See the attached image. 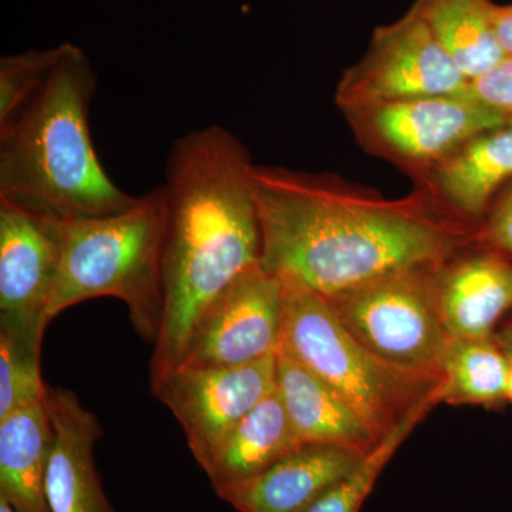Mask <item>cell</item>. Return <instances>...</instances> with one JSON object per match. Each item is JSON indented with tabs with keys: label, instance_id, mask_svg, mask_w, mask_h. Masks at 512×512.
Here are the masks:
<instances>
[{
	"label": "cell",
	"instance_id": "6da1fadb",
	"mask_svg": "<svg viewBox=\"0 0 512 512\" xmlns=\"http://www.w3.org/2000/svg\"><path fill=\"white\" fill-rule=\"evenodd\" d=\"M251 184L262 268L323 298L437 268L476 238L420 190L392 200L338 175L256 164Z\"/></svg>",
	"mask_w": 512,
	"mask_h": 512
},
{
	"label": "cell",
	"instance_id": "7a4b0ae2",
	"mask_svg": "<svg viewBox=\"0 0 512 512\" xmlns=\"http://www.w3.org/2000/svg\"><path fill=\"white\" fill-rule=\"evenodd\" d=\"M251 156L231 131L211 124L175 140L163 184L164 313L151 380L175 369L212 303L261 265V229Z\"/></svg>",
	"mask_w": 512,
	"mask_h": 512
},
{
	"label": "cell",
	"instance_id": "3957f363",
	"mask_svg": "<svg viewBox=\"0 0 512 512\" xmlns=\"http://www.w3.org/2000/svg\"><path fill=\"white\" fill-rule=\"evenodd\" d=\"M92 62L62 43L59 60L32 99L0 124V201L53 221L106 217L136 207L94 150Z\"/></svg>",
	"mask_w": 512,
	"mask_h": 512
},
{
	"label": "cell",
	"instance_id": "277c9868",
	"mask_svg": "<svg viewBox=\"0 0 512 512\" xmlns=\"http://www.w3.org/2000/svg\"><path fill=\"white\" fill-rule=\"evenodd\" d=\"M59 269L46 325L77 303L94 298L124 302L141 339L156 343L164 313L165 202L160 185L136 207L106 215L56 221Z\"/></svg>",
	"mask_w": 512,
	"mask_h": 512
},
{
	"label": "cell",
	"instance_id": "5b68a950",
	"mask_svg": "<svg viewBox=\"0 0 512 512\" xmlns=\"http://www.w3.org/2000/svg\"><path fill=\"white\" fill-rule=\"evenodd\" d=\"M281 350L318 376L382 441L417 410L439 406L443 375L380 359L353 338L326 298L284 281Z\"/></svg>",
	"mask_w": 512,
	"mask_h": 512
},
{
	"label": "cell",
	"instance_id": "8992f818",
	"mask_svg": "<svg viewBox=\"0 0 512 512\" xmlns=\"http://www.w3.org/2000/svg\"><path fill=\"white\" fill-rule=\"evenodd\" d=\"M434 269L384 276L326 301L350 335L380 359L443 375L451 336L437 308Z\"/></svg>",
	"mask_w": 512,
	"mask_h": 512
},
{
	"label": "cell",
	"instance_id": "52a82bcc",
	"mask_svg": "<svg viewBox=\"0 0 512 512\" xmlns=\"http://www.w3.org/2000/svg\"><path fill=\"white\" fill-rule=\"evenodd\" d=\"M343 114L366 153L389 161L412 177L451 156L478 134L507 124L470 89Z\"/></svg>",
	"mask_w": 512,
	"mask_h": 512
},
{
	"label": "cell",
	"instance_id": "ba28073f",
	"mask_svg": "<svg viewBox=\"0 0 512 512\" xmlns=\"http://www.w3.org/2000/svg\"><path fill=\"white\" fill-rule=\"evenodd\" d=\"M470 80L413 8L373 32L365 55L336 87L343 113L417 97L464 93Z\"/></svg>",
	"mask_w": 512,
	"mask_h": 512
},
{
	"label": "cell",
	"instance_id": "9c48e42d",
	"mask_svg": "<svg viewBox=\"0 0 512 512\" xmlns=\"http://www.w3.org/2000/svg\"><path fill=\"white\" fill-rule=\"evenodd\" d=\"M276 359L244 366H178L151 380L153 393L183 427L202 470L239 421L275 392Z\"/></svg>",
	"mask_w": 512,
	"mask_h": 512
},
{
	"label": "cell",
	"instance_id": "30bf717a",
	"mask_svg": "<svg viewBox=\"0 0 512 512\" xmlns=\"http://www.w3.org/2000/svg\"><path fill=\"white\" fill-rule=\"evenodd\" d=\"M59 252L56 221L0 201V333L39 356Z\"/></svg>",
	"mask_w": 512,
	"mask_h": 512
},
{
	"label": "cell",
	"instance_id": "8fae6325",
	"mask_svg": "<svg viewBox=\"0 0 512 512\" xmlns=\"http://www.w3.org/2000/svg\"><path fill=\"white\" fill-rule=\"evenodd\" d=\"M284 305L281 279L256 266L212 303L178 366H244L278 355Z\"/></svg>",
	"mask_w": 512,
	"mask_h": 512
},
{
	"label": "cell",
	"instance_id": "7c38bea8",
	"mask_svg": "<svg viewBox=\"0 0 512 512\" xmlns=\"http://www.w3.org/2000/svg\"><path fill=\"white\" fill-rule=\"evenodd\" d=\"M45 403L53 426L46 477L50 512H116L104 493L94 463V446L103 430L96 414L79 397L47 384Z\"/></svg>",
	"mask_w": 512,
	"mask_h": 512
},
{
	"label": "cell",
	"instance_id": "4fadbf2b",
	"mask_svg": "<svg viewBox=\"0 0 512 512\" xmlns=\"http://www.w3.org/2000/svg\"><path fill=\"white\" fill-rule=\"evenodd\" d=\"M413 178L437 211L471 228L495 191L512 180V123L478 134Z\"/></svg>",
	"mask_w": 512,
	"mask_h": 512
},
{
	"label": "cell",
	"instance_id": "5bb4252c",
	"mask_svg": "<svg viewBox=\"0 0 512 512\" xmlns=\"http://www.w3.org/2000/svg\"><path fill=\"white\" fill-rule=\"evenodd\" d=\"M434 291L451 338H494L512 309V262L497 251L454 254L434 269Z\"/></svg>",
	"mask_w": 512,
	"mask_h": 512
},
{
	"label": "cell",
	"instance_id": "9a60e30c",
	"mask_svg": "<svg viewBox=\"0 0 512 512\" xmlns=\"http://www.w3.org/2000/svg\"><path fill=\"white\" fill-rule=\"evenodd\" d=\"M363 457L348 448L302 444L258 476L217 494L238 512H305Z\"/></svg>",
	"mask_w": 512,
	"mask_h": 512
},
{
	"label": "cell",
	"instance_id": "2e32d148",
	"mask_svg": "<svg viewBox=\"0 0 512 512\" xmlns=\"http://www.w3.org/2000/svg\"><path fill=\"white\" fill-rule=\"evenodd\" d=\"M276 392L301 444H328L367 456L380 443L345 400L284 350L276 359Z\"/></svg>",
	"mask_w": 512,
	"mask_h": 512
},
{
	"label": "cell",
	"instance_id": "e0dca14e",
	"mask_svg": "<svg viewBox=\"0 0 512 512\" xmlns=\"http://www.w3.org/2000/svg\"><path fill=\"white\" fill-rule=\"evenodd\" d=\"M52 447L45 399L0 419V498L16 512H50L46 477Z\"/></svg>",
	"mask_w": 512,
	"mask_h": 512
},
{
	"label": "cell",
	"instance_id": "ac0fdd59",
	"mask_svg": "<svg viewBox=\"0 0 512 512\" xmlns=\"http://www.w3.org/2000/svg\"><path fill=\"white\" fill-rule=\"evenodd\" d=\"M302 446L285 412L278 392L262 400L222 441L205 474L215 493L242 483L271 467Z\"/></svg>",
	"mask_w": 512,
	"mask_h": 512
},
{
	"label": "cell",
	"instance_id": "d6986e66",
	"mask_svg": "<svg viewBox=\"0 0 512 512\" xmlns=\"http://www.w3.org/2000/svg\"><path fill=\"white\" fill-rule=\"evenodd\" d=\"M490 5L491 0H417L413 5L470 82L505 57L491 25Z\"/></svg>",
	"mask_w": 512,
	"mask_h": 512
},
{
	"label": "cell",
	"instance_id": "ffe728a7",
	"mask_svg": "<svg viewBox=\"0 0 512 512\" xmlns=\"http://www.w3.org/2000/svg\"><path fill=\"white\" fill-rule=\"evenodd\" d=\"M508 366L507 353L495 338H451L441 363V403L503 409Z\"/></svg>",
	"mask_w": 512,
	"mask_h": 512
},
{
	"label": "cell",
	"instance_id": "44dd1931",
	"mask_svg": "<svg viewBox=\"0 0 512 512\" xmlns=\"http://www.w3.org/2000/svg\"><path fill=\"white\" fill-rule=\"evenodd\" d=\"M433 409V406H426L412 414L390 436L380 441L372 453L363 457L352 471L320 495L305 512H360L384 467L389 464L414 427Z\"/></svg>",
	"mask_w": 512,
	"mask_h": 512
},
{
	"label": "cell",
	"instance_id": "7402d4cb",
	"mask_svg": "<svg viewBox=\"0 0 512 512\" xmlns=\"http://www.w3.org/2000/svg\"><path fill=\"white\" fill-rule=\"evenodd\" d=\"M40 359L19 340L0 333V419L45 399Z\"/></svg>",
	"mask_w": 512,
	"mask_h": 512
},
{
	"label": "cell",
	"instance_id": "603a6c76",
	"mask_svg": "<svg viewBox=\"0 0 512 512\" xmlns=\"http://www.w3.org/2000/svg\"><path fill=\"white\" fill-rule=\"evenodd\" d=\"M60 52L62 45L26 50L0 59V124L32 99L56 66Z\"/></svg>",
	"mask_w": 512,
	"mask_h": 512
},
{
	"label": "cell",
	"instance_id": "cb8c5ba5",
	"mask_svg": "<svg viewBox=\"0 0 512 512\" xmlns=\"http://www.w3.org/2000/svg\"><path fill=\"white\" fill-rule=\"evenodd\" d=\"M470 92L512 123V56H505L493 69L471 80Z\"/></svg>",
	"mask_w": 512,
	"mask_h": 512
},
{
	"label": "cell",
	"instance_id": "d4e9b609",
	"mask_svg": "<svg viewBox=\"0 0 512 512\" xmlns=\"http://www.w3.org/2000/svg\"><path fill=\"white\" fill-rule=\"evenodd\" d=\"M480 237L498 251L512 256V190L495 207Z\"/></svg>",
	"mask_w": 512,
	"mask_h": 512
},
{
	"label": "cell",
	"instance_id": "484cf974",
	"mask_svg": "<svg viewBox=\"0 0 512 512\" xmlns=\"http://www.w3.org/2000/svg\"><path fill=\"white\" fill-rule=\"evenodd\" d=\"M490 20L495 37L505 56H512V3L510 5H490Z\"/></svg>",
	"mask_w": 512,
	"mask_h": 512
},
{
	"label": "cell",
	"instance_id": "4316f807",
	"mask_svg": "<svg viewBox=\"0 0 512 512\" xmlns=\"http://www.w3.org/2000/svg\"><path fill=\"white\" fill-rule=\"evenodd\" d=\"M494 338L497 340L498 345L503 348L504 352L508 356H512V322L508 323L500 333H495Z\"/></svg>",
	"mask_w": 512,
	"mask_h": 512
},
{
	"label": "cell",
	"instance_id": "83f0119b",
	"mask_svg": "<svg viewBox=\"0 0 512 512\" xmlns=\"http://www.w3.org/2000/svg\"><path fill=\"white\" fill-rule=\"evenodd\" d=\"M508 363H510V366H508L507 396L508 403L512 404V356H508Z\"/></svg>",
	"mask_w": 512,
	"mask_h": 512
},
{
	"label": "cell",
	"instance_id": "f1b7e54d",
	"mask_svg": "<svg viewBox=\"0 0 512 512\" xmlns=\"http://www.w3.org/2000/svg\"><path fill=\"white\" fill-rule=\"evenodd\" d=\"M0 512H16L3 498H0Z\"/></svg>",
	"mask_w": 512,
	"mask_h": 512
}]
</instances>
